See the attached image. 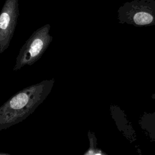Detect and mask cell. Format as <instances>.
I'll return each mask as SVG.
<instances>
[{"instance_id": "6", "label": "cell", "mask_w": 155, "mask_h": 155, "mask_svg": "<svg viewBox=\"0 0 155 155\" xmlns=\"http://www.w3.org/2000/svg\"><path fill=\"white\" fill-rule=\"evenodd\" d=\"M90 140H91L90 147L87 151L88 155H107L105 153H104L101 150L95 148L96 147L94 146V143L93 141V139L90 138Z\"/></svg>"}, {"instance_id": "9", "label": "cell", "mask_w": 155, "mask_h": 155, "mask_svg": "<svg viewBox=\"0 0 155 155\" xmlns=\"http://www.w3.org/2000/svg\"><path fill=\"white\" fill-rule=\"evenodd\" d=\"M84 155H88V153H87V152H86V153H85V154H84Z\"/></svg>"}, {"instance_id": "4", "label": "cell", "mask_w": 155, "mask_h": 155, "mask_svg": "<svg viewBox=\"0 0 155 155\" xmlns=\"http://www.w3.org/2000/svg\"><path fill=\"white\" fill-rule=\"evenodd\" d=\"M19 14L18 0H5L0 13V53L10 45Z\"/></svg>"}, {"instance_id": "5", "label": "cell", "mask_w": 155, "mask_h": 155, "mask_svg": "<svg viewBox=\"0 0 155 155\" xmlns=\"http://www.w3.org/2000/svg\"><path fill=\"white\" fill-rule=\"evenodd\" d=\"M139 125L150 139L155 141V113L143 114L140 119Z\"/></svg>"}, {"instance_id": "1", "label": "cell", "mask_w": 155, "mask_h": 155, "mask_svg": "<svg viewBox=\"0 0 155 155\" xmlns=\"http://www.w3.org/2000/svg\"><path fill=\"white\" fill-rule=\"evenodd\" d=\"M54 79L45 80L21 90L0 107V131L19 123L31 114L50 93Z\"/></svg>"}, {"instance_id": "8", "label": "cell", "mask_w": 155, "mask_h": 155, "mask_svg": "<svg viewBox=\"0 0 155 155\" xmlns=\"http://www.w3.org/2000/svg\"><path fill=\"white\" fill-rule=\"evenodd\" d=\"M0 155H10V154L7 153H0Z\"/></svg>"}, {"instance_id": "7", "label": "cell", "mask_w": 155, "mask_h": 155, "mask_svg": "<svg viewBox=\"0 0 155 155\" xmlns=\"http://www.w3.org/2000/svg\"><path fill=\"white\" fill-rule=\"evenodd\" d=\"M151 98H152L153 99H154V100H155V92H154L153 94H152V95H151Z\"/></svg>"}, {"instance_id": "2", "label": "cell", "mask_w": 155, "mask_h": 155, "mask_svg": "<svg viewBox=\"0 0 155 155\" xmlns=\"http://www.w3.org/2000/svg\"><path fill=\"white\" fill-rule=\"evenodd\" d=\"M50 28V25L47 24L31 34L19 50L13 69L14 71L25 65H31L41 58L53 40L49 33Z\"/></svg>"}, {"instance_id": "3", "label": "cell", "mask_w": 155, "mask_h": 155, "mask_svg": "<svg viewBox=\"0 0 155 155\" xmlns=\"http://www.w3.org/2000/svg\"><path fill=\"white\" fill-rule=\"evenodd\" d=\"M120 24L136 27L155 25V0H132L126 2L117 10Z\"/></svg>"}]
</instances>
